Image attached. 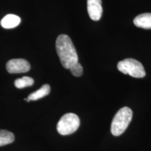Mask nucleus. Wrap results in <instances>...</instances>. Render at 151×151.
<instances>
[{
	"mask_svg": "<svg viewBox=\"0 0 151 151\" xmlns=\"http://www.w3.org/2000/svg\"><path fill=\"white\" fill-rule=\"evenodd\" d=\"M21 22V19L14 14H9L5 16L1 21V25L5 29H12L18 26Z\"/></svg>",
	"mask_w": 151,
	"mask_h": 151,
	"instance_id": "obj_8",
	"label": "nucleus"
},
{
	"mask_svg": "<svg viewBox=\"0 0 151 151\" xmlns=\"http://www.w3.org/2000/svg\"><path fill=\"white\" fill-rule=\"evenodd\" d=\"M133 116V111L128 107L120 109L114 116L111 125V132L114 136L122 134L128 128Z\"/></svg>",
	"mask_w": 151,
	"mask_h": 151,
	"instance_id": "obj_2",
	"label": "nucleus"
},
{
	"mask_svg": "<svg viewBox=\"0 0 151 151\" xmlns=\"http://www.w3.org/2000/svg\"><path fill=\"white\" fill-rule=\"evenodd\" d=\"M34 81L32 78L28 76H24L22 78H17L15 81L14 84L17 88H23L31 86Z\"/></svg>",
	"mask_w": 151,
	"mask_h": 151,
	"instance_id": "obj_11",
	"label": "nucleus"
},
{
	"mask_svg": "<svg viewBox=\"0 0 151 151\" xmlns=\"http://www.w3.org/2000/svg\"><path fill=\"white\" fill-rule=\"evenodd\" d=\"M6 70L11 74L25 73L30 70V65L25 59H12L7 62Z\"/></svg>",
	"mask_w": 151,
	"mask_h": 151,
	"instance_id": "obj_5",
	"label": "nucleus"
},
{
	"mask_svg": "<svg viewBox=\"0 0 151 151\" xmlns=\"http://www.w3.org/2000/svg\"><path fill=\"white\" fill-rule=\"evenodd\" d=\"M55 48L60 61L65 69L78 62L76 50L70 38L67 35H60L56 40Z\"/></svg>",
	"mask_w": 151,
	"mask_h": 151,
	"instance_id": "obj_1",
	"label": "nucleus"
},
{
	"mask_svg": "<svg viewBox=\"0 0 151 151\" xmlns=\"http://www.w3.org/2000/svg\"><path fill=\"white\" fill-rule=\"evenodd\" d=\"M119 71L135 77L143 78L146 76L144 67L139 61L133 58H127L120 61L117 65Z\"/></svg>",
	"mask_w": 151,
	"mask_h": 151,
	"instance_id": "obj_3",
	"label": "nucleus"
},
{
	"mask_svg": "<svg viewBox=\"0 0 151 151\" xmlns=\"http://www.w3.org/2000/svg\"><path fill=\"white\" fill-rule=\"evenodd\" d=\"M87 4L90 17L93 21H99L103 14L101 0H87Z\"/></svg>",
	"mask_w": 151,
	"mask_h": 151,
	"instance_id": "obj_6",
	"label": "nucleus"
},
{
	"mask_svg": "<svg viewBox=\"0 0 151 151\" xmlns=\"http://www.w3.org/2000/svg\"><path fill=\"white\" fill-rule=\"evenodd\" d=\"M134 24L137 27L151 29V13H144L137 16L134 19Z\"/></svg>",
	"mask_w": 151,
	"mask_h": 151,
	"instance_id": "obj_7",
	"label": "nucleus"
},
{
	"mask_svg": "<svg viewBox=\"0 0 151 151\" xmlns=\"http://www.w3.org/2000/svg\"><path fill=\"white\" fill-rule=\"evenodd\" d=\"M15 139L14 134L7 130L0 129V147L12 143Z\"/></svg>",
	"mask_w": 151,
	"mask_h": 151,
	"instance_id": "obj_10",
	"label": "nucleus"
},
{
	"mask_svg": "<svg viewBox=\"0 0 151 151\" xmlns=\"http://www.w3.org/2000/svg\"><path fill=\"white\" fill-rule=\"evenodd\" d=\"M50 91V86L48 84H45L36 91L33 92L32 93H30L28 96L27 99H25V100L27 102H30V101L38 100L39 99L48 95Z\"/></svg>",
	"mask_w": 151,
	"mask_h": 151,
	"instance_id": "obj_9",
	"label": "nucleus"
},
{
	"mask_svg": "<svg viewBox=\"0 0 151 151\" xmlns=\"http://www.w3.org/2000/svg\"><path fill=\"white\" fill-rule=\"evenodd\" d=\"M71 73L76 77H80L83 73V67L78 62L72 65L69 68Z\"/></svg>",
	"mask_w": 151,
	"mask_h": 151,
	"instance_id": "obj_12",
	"label": "nucleus"
},
{
	"mask_svg": "<svg viewBox=\"0 0 151 151\" xmlns=\"http://www.w3.org/2000/svg\"><path fill=\"white\" fill-rule=\"evenodd\" d=\"M80 124V120L76 114L70 113L65 114L58 122L57 129L60 134L69 135L75 132Z\"/></svg>",
	"mask_w": 151,
	"mask_h": 151,
	"instance_id": "obj_4",
	"label": "nucleus"
}]
</instances>
